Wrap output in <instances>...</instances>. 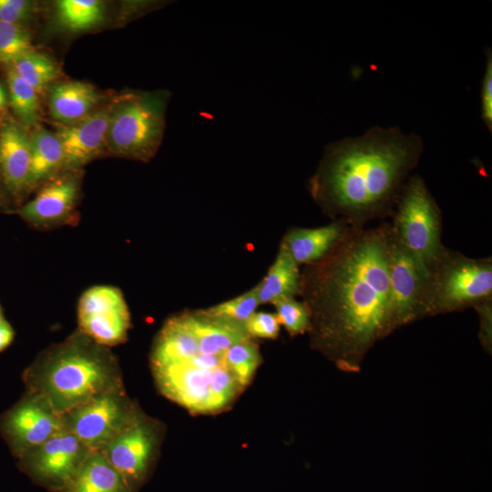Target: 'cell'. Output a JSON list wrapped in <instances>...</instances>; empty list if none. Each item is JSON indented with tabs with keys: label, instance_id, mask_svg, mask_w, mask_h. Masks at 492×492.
<instances>
[{
	"label": "cell",
	"instance_id": "obj_1",
	"mask_svg": "<svg viewBox=\"0 0 492 492\" xmlns=\"http://www.w3.org/2000/svg\"><path fill=\"white\" fill-rule=\"evenodd\" d=\"M391 225L351 227L301 273L313 347L342 371L358 373L376 343L395 331L390 300Z\"/></svg>",
	"mask_w": 492,
	"mask_h": 492
},
{
	"label": "cell",
	"instance_id": "obj_2",
	"mask_svg": "<svg viewBox=\"0 0 492 492\" xmlns=\"http://www.w3.org/2000/svg\"><path fill=\"white\" fill-rule=\"evenodd\" d=\"M423 151V139L415 133L371 127L325 147L309 181L311 195L332 220L364 227L393 214Z\"/></svg>",
	"mask_w": 492,
	"mask_h": 492
},
{
	"label": "cell",
	"instance_id": "obj_3",
	"mask_svg": "<svg viewBox=\"0 0 492 492\" xmlns=\"http://www.w3.org/2000/svg\"><path fill=\"white\" fill-rule=\"evenodd\" d=\"M97 344L71 340L39 364L36 374L38 395L57 415L62 416L96 395L120 387L113 357Z\"/></svg>",
	"mask_w": 492,
	"mask_h": 492
},
{
	"label": "cell",
	"instance_id": "obj_4",
	"mask_svg": "<svg viewBox=\"0 0 492 492\" xmlns=\"http://www.w3.org/2000/svg\"><path fill=\"white\" fill-rule=\"evenodd\" d=\"M492 299V258L445 248L428 273L426 316L460 312Z\"/></svg>",
	"mask_w": 492,
	"mask_h": 492
},
{
	"label": "cell",
	"instance_id": "obj_5",
	"mask_svg": "<svg viewBox=\"0 0 492 492\" xmlns=\"http://www.w3.org/2000/svg\"><path fill=\"white\" fill-rule=\"evenodd\" d=\"M392 215L393 235L428 274L446 247L440 208L420 175L407 179Z\"/></svg>",
	"mask_w": 492,
	"mask_h": 492
},
{
	"label": "cell",
	"instance_id": "obj_6",
	"mask_svg": "<svg viewBox=\"0 0 492 492\" xmlns=\"http://www.w3.org/2000/svg\"><path fill=\"white\" fill-rule=\"evenodd\" d=\"M168 92H133L114 103L107 146L115 154L147 160L158 149L165 127Z\"/></svg>",
	"mask_w": 492,
	"mask_h": 492
},
{
	"label": "cell",
	"instance_id": "obj_7",
	"mask_svg": "<svg viewBox=\"0 0 492 492\" xmlns=\"http://www.w3.org/2000/svg\"><path fill=\"white\" fill-rule=\"evenodd\" d=\"M137 416L118 387L96 395L62 419L65 428L90 450H102Z\"/></svg>",
	"mask_w": 492,
	"mask_h": 492
},
{
	"label": "cell",
	"instance_id": "obj_8",
	"mask_svg": "<svg viewBox=\"0 0 492 492\" xmlns=\"http://www.w3.org/2000/svg\"><path fill=\"white\" fill-rule=\"evenodd\" d=\"M91 451L65 428L27 452L26 469L37 484L59 492L77 476Z\"/></svg>",
	"mask_w": 492,
	"mask_h": 492
},
{
	"label": "cell",
	"instance_id": "obj_9",
	"mask_svg": "<svg viewBox=\"0 0 492 492\" xmlns=\"http://www.w3.org/2000/svg\"><path fill=\"white\" fill-rule=\"evenodd\" d=\"M389 278L395 331L426 317L428 274L397 241L393 232Z\"/></svg>",
	"mask_w": 492,
	"mask_h": 492
},
{
	"label": "cell",
	"instance_id": "obj_10",
	"mask_svg": "<svg viewBox=\"0 0 492 492\" xmlns=\"http://www.w3.org/2000/svg\"><path fill=\"white\" fill-rule=\"evenodd\" d=\"M78 321L83 332L98 344L120 343L129 326L128 307L120 291L108 285L86 291L78 303Z\"/></svg>",
	"mask_w": 492,
	"mask_h": 492
},
{
	"label": "cell",
	"instance_id": "obj_11",
	"mask_svg": "<svg viewBox=\"0 0 492 492\" xmlns=\"http://www.w3.org/2000/svg\"><path fill=\"white\" fill-rule=\"evenodd\" d=\"M155 446L153 428L137 416L100 451L135 492L148 475Z\"/></svg>",
	"mask_w": 492,
	"mask_h": 492
},
{
	"label": "cell",
	"instance_id": "obj_12",
	"mask_svg": "<svg viewBox=\"0 0 492 492\" xmlns=\"http://www.w3.org/2000/svg\"><path fill=\"white\" fill-rule=\"evenodd\" d=\"M114 103L109 104L80 120L57 126L56 135L63 148L66 167L85 165L102 151Z\"/></svg>",
	"mask_w": 492,
	"mask_h": 492
},
{
	"label": "cell",
	"instance_id": "obj_13",
	"mask_svg": "<svg viewBox=\"0 0 492 492\" xmlns=\"http://www.w3.org/2000/svg\"><path fill=\"white\" fill-rule=\"evenodd\" d=\"M6 429L16 444L32 450L64 430L65 425L62 416L37 395L10 413Z\"/></svg>",
	"mask_w": 492,
	"mask_h": 492
},
{
	"label": "cell",
	"instance_id": "obj_14",
	"mask_svg": "<svg viewBox=\"0 0 492 492\" xmlns=\"http://www.w3.org/2000/svg\"><path fill=\"white\" fill-rule=\"evenodd\" d=\"M215 369L200 368L184 363L155 370V373L166 395L191 411L208 413L210 381Z\"/></svg>",
	"mask_w": 492,
	"mask_h": 492
},
{
	"label": "cell",
	"instance_id": "obj_15",
	"mask_svg": "<svg viewBox=\"0 0 492 492\" xmlns=\"http://www.w3.org/2000/svg\"><path fill=\"white\" fill-rule=\"evenodd\" d=\"M352 226L333 220L317 228H293L283 237L281 247L298 264H312L328 255Z\"/></svg>",
	"mask_w": 492,
	"mask_h": 492
},
{
	"label": "cell",
	"instance_id": "obj_16",
	"mask_svg": "<svg viewBox=\"0 0 492 492\" xmlns=\"http://www.w3.org/2000/svg\"><path fill=\"white\" fill-rule=\"evenodd\" d=\"M30 159V137L17 123L4 121L0 125V170L10 190L28 187Z\"/></svg>",
	"mask_w": 492,
	"mask_h": 492
},
{
	"label": "cell",
	"instance_id": "obj_17",
	"mask_svg": "<svg viewBox=\"0 0 492 492\" xmlns=\"http://www.w3.org/2000/svg\"><path fill=\"white\" fill-rule=\"evenodd\" d=\"M199 354L198 340L186 313L167 322L161 330L153 353L155 370L181 364Z\"/></svg>",
	"mask_w": 492,
	"mask_h": 492
},
{
	"label": "cell",
	"instance_id": "obj_18",
	"mask_svg": "<svg viewBox=\"0 0 492 492\" xmlns=\"http://www.w3.org/2000/svg\"><path fill=\"white\" fill-rule=\"evenodd\" d=\"M78 192L77 181L61 178L45 186L24 205L20 214L33 223H48L67 216L72 210Z\"/></svg>",
	"mask_w": 492,
	"mask_h": 492
},
{
	"label": "cell",
	"instance_id": "obj_19",
	"mask_svg": "<svg viewBox=\"0 0 492 492\" xmlns=\"http://www.w3.org/2000/svg\"><path fill=\"white\" fill-rule=\"evenodd\" d=\"M99 100L97 91L87 83L61 82L50 88V114L61 124L73 123L92 113Z\"/></svg>",
	"mask_w": 492,
	"mask_h": 492
},
{
	"label": "cell",
	"instance_id": "obj_20",
	"mask_svg": "<svg viewBox=\"0 0 492 492\" xmlns=\"http://www.w3.org/2000/svg\"><path fill=\"white\" fill-rule=\"evenodd\" d=\"M59 492H132L100 450H92L73 480Z\"/></svg>",
	"mask_w": 492,
	"mask_h": 492
},
{
	"label": "cell",
	"instance_id": "obj_21",
	"mask_svg": "<svg viewBox=\"0 0 492 492\" xmlns=\"http://www.w3.org/2000/svg\"><path fill=\"white\" fill-rule=\"evenodd\" d=\"M292 257L282 248L262 281L256 286L260 304H275L294 298L301 289V272Z\"/></svg>",
	"mask_w": 492,
	"mask_h": 492
},
{
	"label": "cell",
	"instance_id": "obj_22",
	"mask_svg": "<svg viewBox=\"0 0 492 492\" xmlns=\"http://www.w3.org/2000/svg\"><path fill=\"white\" fill-rule=\"evenodd\" d=\"M30 170L28 187L33 186L64 165L62 145L54 133L44 128L36 129L30 137Z\"/></svg>",
	"mask_w": 492,
	"mask_h": 492
},
{
	"label": "cell",
	"instance_id": "obj_23",
	"mask_svg": "<svg viewBox=\"0 0 492 492\" xmlns=\"http://www.w3.org/2000/svg\"><path fill=\"white\" fill-rule=\"evenodd\" d=\"M56 6L59 24L69 31L90 29L104 17V5L97 0H61Z\"/></svg>",
	"mask_w": 492,
	"mask_h": 492
},
{
	"label": "cell",
	"instance_id": "obj_24",
	"mask_svg": "<svg viewBox=\"0 0 492 492\" xmlns=\"http://www.w3.org/2000/svg\"><path fill=\"white\" fill-rule=\"evenodd\" d=\"M12 67L37 94L53 82L58 76V68L56 63L46 55L30 51L16 60Z\"/></svg>",
	"mask_w": 492,
	"mask_h": 492
},
{
	"label": "cell",
	"instance_id": "obj_25",
	"mask_svg": "<svg viewBox=\"0 0 492 492\" xmlns=\"http://www.w3.org/2000/svg\"><path fill=\"white\" fill-rule=\"evenodd\" d=\"M10 104L24 127L36 125L41 115L38 94L12 67L7 70Z\"/></svg>",
	"mask_w": 492,
	"mask_h": 492
},
{
	"label": "cell",
	"instance_id": "obj_26",
	"mask_svg": "<svg viewBox=\"0 0 492 492\" xmlns=\"http://www.w3.org/2000/svg\"><path fill=\"white\" fill-rule=\"evenodd\" d=\"M223 363L243 387L261 364V354L257 345L249 339L231 345L223 354Z\"/></svg>",
	"mask_w": 492,
	"mask_h": 492
},
{
	"label": "cell",
	"instance_id": "obj_27",
	"mask_svg": "<svg viewBox=\"0 0 492 492\" xmlns=\"http://www.w3.org/2000/svg\"><path fill=\"white\" fill-rule=\"evenodd\" d=\"M259 304L257 288L254 287L247 292L211 306L201 313L209 317L244 325L256 312Z\"/></svg>",
	"mask_w": 492,
	"mask_h": 492
},
{
	"label": "cell",
	"instance_id": "obj_28",
	"mask_svg": "<svg viewBox=\"0 0 492 492\" xmlns=\"http://www.w3.org/2000/svg\"><path fill=\"white\" fill-rule=\"evenodd\" d=\"M33 50L30 35L24 26L0 21V62L11 66Z\"/></svg>",
	"mask_w": 492,
	"mask_h": 492
},
{
	"label": "cell",
	"instance_id": "obj_29",
	"mask_svg": "<svg viewBox=\"0 0 492 492\" xmlns=\"http://www.w3.org/2000/svg\"><path fill=\"white\" fill-rule=\"evenodd\" d=\"M274 305L280 325H282L291 335L302 334L310 330L311 314L303 302L286 298Z\"/></svg>",
	"mask_w": 492,
	"mask_h": 492
},
{
	"label": "cell",
	"instance_id": "obj_30",
	"mask_svg": "<svg viewBox=\"0 0 492 492\" xmlns=\"http://www.w3.org/2000/svg\"><path fill=\"white\" fill-rule=\"evenodd\" d=\"M241 387L224 364L217 367L211 375L209 412H215L226 406L239 393Z\"/></svg>",
	"mask_w": 492,
	"mask_h": 492
},
{
	"label": "cell",
	"instance_id": "obj_31",
	"mask_svg": "<svg viewBox=\"0 0 492 492\" xmlns=\"http://www.w3.org/2000/svg\"><path fill=\"white\" fill-rule=\"evenodd\" d=\"M244 328L250 337L275 339L280 332V323L275 313L255 312L245 323Z\"/></svg>",
	"mask_w": 492,
	"mask_h": 492
},
{
	"label": "cell",
	"instance_id": "obj_32",
	"mask_svg": "<svg viewBox=\"0 0 492 492\" xmlns=\"http://www.w3.org/2000/svg\"><path fill=\"white\" fill-rule=\"evenodd\" d=\"M481 118L489 132L492 131V51L486 48V65L480 92Z\"/></svg>",
	"mask_w": 492,
	"mask_h": 492
},
{
	"label": "cell",
	"instance_id": "obj_33",
	"mask_svg": "<svg viewBox=\"0 0 492 492\" xmlns=\"http://www.w3.org/2000/svg\"><path fill=\"white\" fill-rule=\"evenodd\" d=\"M34 11V5L25 0H0V21L21 25Z\"/></svg>",
	"mask_w": 492,
	"mask_h": 492
},
{
	"label": "cell",
	"instance_id": "obj_34",
	"mask_svg": "<svg viewBox=\"0 0 492 492\" xmlns=\"http://www.w3.org/2000/svg\"><path fill=\"white\" fill-rule=\"evenodd\" d=\"M473 309L479 317L478 337L482 347L487 353L491 354L492 349V299L485 301Z\"/></svg>",
	"mask_w": 492,
	"mask_h": 492
},
{
	"label": "cell",
	"instance_id": "obj_35",
	"mask_svg": "<svg viewBox=\"0 0 492 492\" xmlns=\"http://www.w3.org/2000/svg\"><path fill=\"white\" fill-rule=\"evenodd\" d=\"M14 337V331L5 320L0 321V351L8 346Z\"/></svg>",
	"mask_w": 492,
	"mask_h": 492
},
{
	"label": "cell",
	"instance_id": "obj_36",
	"mask_svg": "<svg viewBox=\"0 0 492 492\" xmlns=\"http://www.w3.org/2000/svg\"><path fill=\"white\" fill-rule=\"evenodd\" d=\"M7 104V97L5 89L0 84V110H3Z\"/></svg>",
	"mask_w": 492,
	"mask_h": 492
},
{
	"label": "cell",
	"instance_id": "obj_37",
	"mask_svg": "<svg viewBox=\"0 0 492 492\" xmlns=\"http://www.w3.org/2000/svg\"><path fill=\"white\" fill-rule=\"evenodd\" d=\"M3 320L2 319V312H1V307H0V321Z\"/></svg>",
	"mask_w": 492,
	"mask_h": 492
}]
</instances>
